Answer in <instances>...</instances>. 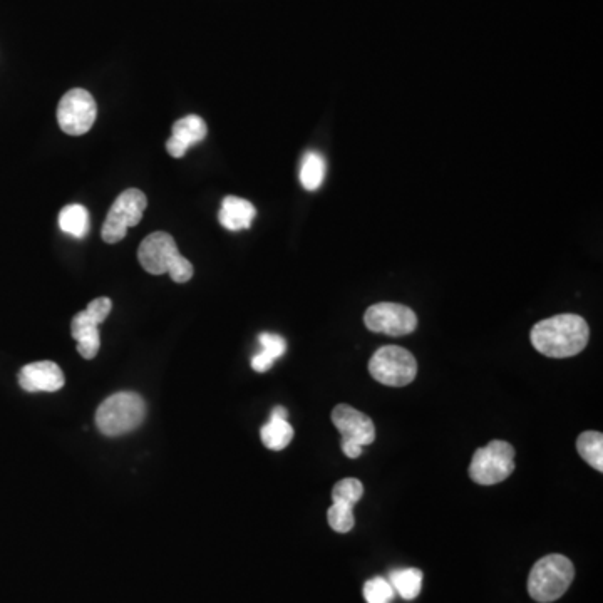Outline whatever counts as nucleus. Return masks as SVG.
Returning a JSON list of instances; mask_svg holds the SVG:
<instances>
[{"instance_id":"obj_1","label":"nucleus","mask_w":603,"mask_h":603,"mask_svg":"<svg viewBox=\"0 0 603 603\" xmlns=\"http://www.w3.org/2000/svg\"><path fill=\"white\" fill-rule=\"evenodd\" d=\"M531 344L543 356L573 357L587 347L590 330L583 317L562 314L542 320L531 329Z\"/></svg>"},{"instance_id":"obj_2","label":"nucleus","mask_w":603,"mask_h":603,"mask_svg":"<svg viewBox=\"0 0 603 603\" xmlns=\"http://www.w3.org/2000/svg\"><path fill=\"white\" fill-rule=\"evenodd\" d=\"M138 260L148 274H170L176 284H185L195 274L190 260L176 247L175 238L166 232L148 235L138 248Z\"/></svg>"},{"instance_id":"obj_3","label":"nucleus","mask_w":603,"mask_h":603,"mask_svg":"<svg viewBox=\"0 0 603 603\" xmlns=\"http://www.w3.org/2000/svg\"><path fill=\"white\" fill-rule=\"evenodd\" d=\"M146 416L145 399L136 392H118L96 411V424L104 436H123L138 428Z\"/></svg>"},{"instance_id":"obj_4","label":"nucleus","mask_w":603,"mask_h":603,"mask_svg":"<svg viewBox=\"0 0 603 603\" xmlns=\"http://www.w3.org/2000/svg\"><path fill=\"white\" fill-rule=\"evenodd\" d=\"M575 577L573 563L563 555H548L535 563L528 577V593L536 602H555L567 592Z\"/></svg>"},{"instance_id":"obj_5","label":"nucleus","mask_w":603,"mask_h":603,"mask_svg":"<svg viewBox=\"0 0 603 603\" xmlns=\"http://www.w3.org/2000/svg\"><path fill=\"white\" fill-rule=\"evenodd\" d=\"M515 471V448L506 441H491L473 454L469 476L478 485H498Z\"/></svg>"},{"instance_id":"obj_6","label":"nucleus","mask_w":603,"mask_h":603,"mask_svg":"<svg viewBox=\"0 0 603 603\" xmlns=\"http://www.w3.org/2000/svg\"><path fill=\"white\" fill-rule=\"evenodd\" d=\"M369 372L384 386H409L418 376V362L408 349L397 346L381 347L369 361Z\"/></svg>"},{"instance_id":"obj_7","label":"nucleus","mask_w":603,"mask_h":603,"mask_svg":"<svg viewBox=\"0 0 603 603\" xmlns=\"http://www.w3.org/2000/svg\"><path fill=\"white\" fill-rule=\"evenodd\" d=\"M148 198L138 188L124 190L116 198L113 207L109 208L108 217L104 220L101 237L106 243H118L126 237L128 228L136 227L143 218Z\"/></svg>"},{"instance_id":"obj_8","label":"nucleus","mask_w":603,"mask_h":603,"mask_svg":"<svg viewBox=\"0 0 603 603\" xmlns=\"http://www.w3.org/2000/svg\"><path fill=\"white\" fill-rule=\"evenodd\" d=\"M98 106L86 89H71L57 106V123L69 136H81L93 128Z\"/></svg>"},{"instance_id":"obj_9","label":"nucleus","mask_w":603,"mask_h":603,"mask_svg":"<svg viewBox=\"0 0 603 603\" xmlns=\"http://www.w3.org/2000/svg\"><path fill=\"white\" fill-rule=\"evenodd\" d=\"M364 324L367 329L376 334L402 337V335L413 334L418 327V317L406 305L382 302L367 309Z\"/></svg>"},{"instance_id":"obj_10","label":"nucleus","mask_w":603,"mask_h":603,"mask_svg":"<svg viewBox=\"0 0 603 603\" xmlns=\"http://www.w3.org/2000/svg\"><path fill=\"white\" fill-rule=\"evenodd\" d=\"M332 423L342 434V439H349L359 446H369L376 439V428L372 419L357 411L349 404H339L332 411Z\"/></svg>"},{"instance_id":"obj_11","label":"nucleus","mask_w":603,"mask_h":603,"mask_svg":"<svg viewBox=\"0 0 603 603\" xmlns=\"http://www.w3.org/2000/svg\"><path fill=\"white\" fill-rule=\"evenodd\" d=\"M19 384L27 392H56L64 386V374L56 362H32L19 372Z\"/></svg>"},{"instance_id":"obj_12","label":"nucleus","mask_w":603,"mask_h":603,"mask_svg":"<svg viewBox=\"0 0 603 603\" xmlns=\"http://www.w3.org/2000/svg\"><path fill=\"white\" fill-rule=\"evenodd\" d=\"M207 133V123L200 116H185L173 124V134L166 141V150L173 158H183L191 146L198 145L207 138Z\"/></svg>"},{"instance_id":"obj_13","label":"nucleus","mask_w":603,"mask_h":603,"mask_svg":"<svg viewBox=\"0 0 603 603\" xmlns=\"http://www.w3.org/2000/svg\"><path fill=\"white\" fill-rule=\"evenodd\" d=\"M255 215H257V210L250 201L238 198V196H227L223 200L220 213H218V220L222 223V227L227 228L230 232H240V230L250 228Z\"/></svg>"},{"instance_id":"obj_14","label":"nucleus","mask_w":603,"mask_h":603,"mask_svg":"<svg viewBox=\"0 0 603 603\" xmlns=\"http://www.w3.org/2000/svg\"><path fill=\"white\" fill-rule=\"evenodd\" d=\"M258 342H260V346H262V351L258 352L257 356L252 359L253 371H270L272 366H274L275 361H277L279 357L284 356L285 351H287V342H285L282 335L268 334V332L260 334Z\"/></svg>"},{"instance_id":"obj_15","label":"nucleus","mask_w":603,"mask_h":603,"mask_svg":"<svg viewBox=\"0 0 603 603\" xmlns=\"http://www.w3.org/2000/svg\"><path fill=\"white\" fill-rule=\"evenodd\" d=\"M59 228L62 232L74 238L88 237L91 222L88 208L83 205H67L59 213Z\"/></svg>"},{"instance_id":"obj_16","label":"nucleus","mask_w":603,"mask_h":603,"mask_svg":"<svg viewBox=\"0 0 603 603\" xmlns=\"http://www.w3.org/2000/svg\"><path fill=\"white\" fill-rule=\"evenodd\" d=\"M327 163L317 151H307L300 165V183L307 191L319 190L325 180Z\"/></svg>"},{"instance_id":"obj_17","label":"nucleus","mask_w":603,"mask_h":603,"mask_svg":"<svg viewBox=\"0 0 603 603\" xmlns=\"http://www.w3.org/2000/svg\"><path fill=\"white\" fill-rule=\"evenodd\" d=\"M260 438L268 449L282 451V449L289 446L290 441L294 438V429H292L287 419H270L260 429Z\"/></svg>"},{"instance_id":"obj_18","label":"nucleus","mask_w":603,"mask_h":603,"mask_svg":"<svg viewBox=\"0 0 603 603\" xmlns=\"http://www.w3.org/2000/svg\"><path fill=\"white\" fill-rule=\"evenodd\" d=\"M394 592L399 593L404 600H414L423 588V572L418 568H404L391 573Z\"/></svg>"},{"instance_id":"obj_19","label":"nucleus","mask_w":603,"mask_h":603,"mask_svg":"<svg viewBox=\"0 0 603 603\" xmlns=\"http://www.w3.org/2000/svg\"><path fill=\"white\" fill-rule=\"evenodd\" d=\"M578 454L593 469L603 471V434L597 431H585L577 439Z\"/></svg>"},{"instance_id":"obj_20","label":"nucleus","mask_w":603,"mask_h":603,"mask_svg":"<svg viewBox=\"0 0 603 603\" xmlns=\"http://www.w3.org/2000/svg\"><path fill=\"white\" fill-rule=\"evenodd\" d=\"M111 309H113L111 299H108V297H99V299L93 300L88 305V309L79 312L74 317L71 325H94V327H99V324H103L104 320H106Z\"/></svg>"},{"instance_id":"obj_21","label":"nucleus","mask_w":603,"mask_h":603,"mask_svg":"<svg viewBox=\"0 0 603 603\" xmlns=\"http://www.w3.org/2000/svg\"><path fill=\"white\" fill-rule=\"evenodd\" d=\"M362 496H364V486L356 478L341 480L332 490L334 503H342V505L352 506V508L361 501Z\"/></svg>"},{"instance_id":"obj_22","label":"nucleus","mask_w":603,"mask_h":603,"mask_svg":"<svg viewBox=\"0 0 603 603\" xmlns=\"http://www.w3.org/2000/svg\"><path fill=\"white\" fill-rule=\"evenodd\" d=\"M327 521L330 528L337 533H349L354 528V511L352 506L342 505V503H332L327 510Z\"/></svg>"},{"instance_id":"obj_23","label":"nucleus","mask_w":603,"mask_h":603,"mask_svg":"<svg viewBox=\"0 0 603 603\" xmlns=\"http://www.w3.org/2000/svg\"><path fill=\"white\" fill-rule=\"evenodd\" d=\"M394 588L386 578L376 577L364 585V598L367 603H391L394 600Z\"/></svg>"},{"instance_id":"obj_24","label":"nucleus","mask_w":603,"mask_h":603,"mask_svg":"<svg viewBox=\"0 0 603 603\" xmlns=\"http://www.w3.org/2000/svg\"><path fill=\"white\" fill-rule=\"evenodd\" d=\"M341 448L347 458L356 459L362 454V446L349 439H342Z\"/></svg>"},{"instance_id":"obj_25","label":"nucleus","mask_w":603,"mask_h":603,"mask_svg":"<svg viewBox=\"0 0 603 603\" xmlns=\"http://www.w3.org/2000/svg\"><path fill=\"white\" fill-rule=\"evenodd\" d=\"M287 416H289V411H287L285 408H282V406H277V408L272 411V416H270V419H287Z\"/></svg>"}]
</instances>
